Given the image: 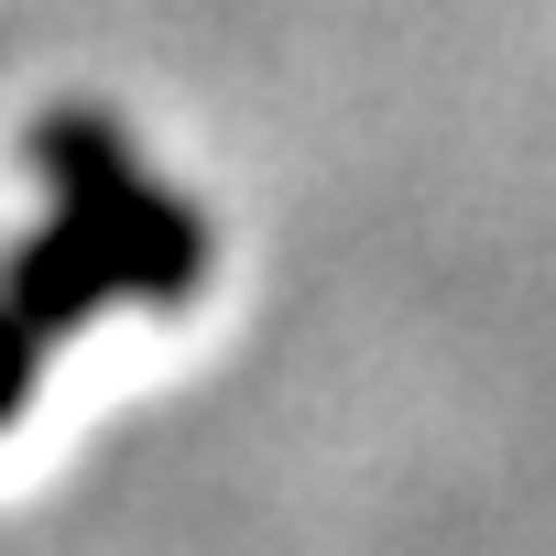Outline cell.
<instances>
[{
  "mask_svg": "<svg viewBox=\"0 0 556 556\" xmlns=\"http://www.w3.org/2000/svg\"><path fill=\"white\" fill-rule=\"evenodd\" d=\"M45 350H55V339L23 317V295H12V285H0V426H12V415L34 404V371H45Z\"/></svg>",
  "mask_w": 556,
  "mask_h": 556,
  "instance_id": "7a4b0ae2",
  "label": "cell"
},
{
  "mask_svg": "<svg viewBox=\"0 0 556 556\" xmlns=\"http://www.w3.org/2000/svg\"><path fill=\"white\" fill-rule=\"evenodd\" d=\"M34 164H45V218L34 240L0 251V285L23 295L45 339L88 328L99 306H186V285L207 273V218L175 186H153L110 121H55Z\"/></svg>",
  "mask_w": 556,
  "mask_h": 556,
  "instance_id": "6da1fadb",
  "label": "cell"
}]
</instances>
